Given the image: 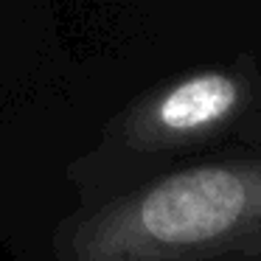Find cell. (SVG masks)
<instances>
[{"label": "cell", "instance_id": "6da1fadb", "mask_svg": "<svg viewBox=\"0 0 261 261\" xmlns=\"http://www.w3.org/2000/svg\"><path fill=\"white\" fill-rule=\"evenodd\" d=\"M54 261H261V115L216 152L101 205L51 236Z\"/></svg>", "mask_w": 261, "mask_h": 261}, {"label": "cell", "instance_id": "7a4b0ae2", "mask_svg": "<svg viewBox=\"0 0 261 261\" xmlns=\"http://www.w3.org/2000/svg\"><path fill=\"white\" fill-rule=\"evenodd\" d=\"M258 115L261 68L253 59L194 70L141 93L68 166L76 208L129 194L216 152Z\"/></svg>", "mask_w": 261, "mask_h": 261}]
</instances>
